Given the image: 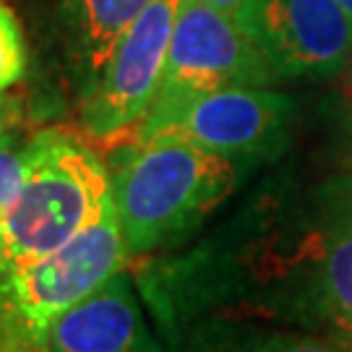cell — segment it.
<instances>
[{"mask_svg": "<svg viewBox=\"0 0 352 352\" xmlns=\"http://www.w3.org/2000/svg\"><path fill=\"white\" fill-rule=\"evenodd\" d=\"M115 199L113 175L78 136L47 128L29 139V173L16 201L0 214L6 272L58 251Z\"/></svg>", "mask_w": 352, "mask_h": 352, "instance_id": "6da1fadb", "label": "cell"}, {"mask_svg": "<svg viewBox=\"0 0 352 352\" xmlns=\"http://www.w3.org/2000/svg\"><path fill=\"white\" fill-rule=\"evenodd\" d=\"M235 186L238 167L232 157L177 139L133 144V154L113 175L128 258L183 238Z\"/></svg>", "mask_w": 352, "mask_h": 352, "instance_id": "7a4b0ae2", "label": "cell"}, {"mask_svg": "<svg viewBox=\"0 0 352 352\" xmlns=\"http://www.w3.org/2000/svg\"><path fill=\"white\" fill-rule=\"evenodd\" d=\"M128 261L118 206L113 204L74 240L34 264L3 274V289L26 340L47 352V331L74 305L107 285Z\"/></svg>", "mask_w": 352, "mask_h": 352, "instance_id": "3957f363", "label": "cell"}, {"mask_svg": "<svg viewBox=\"0 0 352 352\" xmlns=\"http://www.w3.org/2000/svg\"><path fill=\"white\" fill-rule=\"evenodd\" d=\"M277 78L238 19L204 0H180L162 81L144 120L217 89L269 87Z\"/></svg>", "mask_w": 352, "mask_h": 352, "instance_id": "277c9868", "label": "cell"}, {"mask_svg": "<svg viewBox=\"0 0 352 352\" xmlns=\"http://www.w3.org/2000/svg\"><path fill=\"white\" fill-rule=\"evenodd\" d=\"M177 6L180 0H151L81 91L78 120L89 139L113 144L136 133L162 81Z\"/></svg>", "mask_w": 352, "mask_h": 352, "instance_id": "5b68a950", "label": "cell"}, {"mask_svg": "<svg viewBox=\"0 0 352 352\" xmlns=\"http://www.w3.org/2000/svg\"><path fill=\"white\" fill-rule=\"evenodd\" d=\"M289 120L292 102L285 94L266 87H230L144 120L131 141L177 139L232 160L274 157L287 144Z\"/></svg>", "mask_w": 352, "mask_h": 352, "instance_id": "8992f818", "label": "cell"}, {"mask_svg": "<svg viewBox=\"0 0 352 352\" xmlns=\"http://www.w3.org/2000/svg\"><path fill=\"white\" fill-rule=\"evenodd\" d=\"M240 26L279 78L340 74L352 47L340 0H245Z\"/></svg>", "mask_w": 352, "mask_h": 352, "instance_id": "52a82bcc", "label": "cell"}, {"mask_svg": "<svg viewBox=\"0 0 352 352\" xmlns=\"http://www.w3.org/2000/svg\"><path fill=\"white\" fill-rule=\"evenodd\" d=\"M139 298L120 272L87 300L65 311L47 331V352H154Z\"/></svg>", "mask_w": 352, "mask_h": 352, "instance_id": "ba28073f", "label": "cell"}, {"mask_svg": "<svg viewBox=\"0 0 352 352\" xmlns=\"http://www.w3.org/2000/svg\"><path fill=\"white\" fill-rule=\"evenodd\" d=\"M151 0H63V26L68 52L81 91L100 74L115 42L136 21Z\"/></svg>", "mask_w": 352, "mask_h": 352, "instance_id": "9c48e42d", "label": "cell"}, {"mask_svg": "<svg viewBox=\"0 0 352 352\" xmlns=\"http://www.w3.org/2000/svg\"><path fill=\"white\" fill-rule=\"evenodd\" d=\"M305 245L316 311L329 316L352 340V232L329 225Z\"/></svg>", "mask_w": 352, "mask_h": 352, "instance_id": "30bf717a", "label": "cell"}, {"mask_svg": "<svg viewBox=\"0 0 352 352\" xmlns=\"http://www.w3.org/2000/svg\"><path fill=\"white\" fill-rule=\"evenodd\" d=\"M26 42L19 19L0 3V94L16 87L26 74Z\"/></svg>", "mask_w": 352, "mask_h": 352, "instance_id": "8fae6325", "label": "cell"}, {"mask_svg": "<svg viewBox=\"0 0 352 352\" xmlns=\"http://www.w3.org/2000/svg\"><path fill=\"white\" fill-rule=\"evenodd\" d=\"M26 173H29V139L24 141L19 139V133H11L0 144V214L16 201Z\"/></svg>", "mask_w": 352, "mask_h": 352, "instance_id": "7c38bea8", "label": "cell"}, {"mask_svg": "<svg viewBox=\"0 0 352 352\" xmlns=\"http://www.w3.org/2000/svg\"><path fill=\"white\" fill-rule=\"evenodd\" d=\"M232 352H350L331 342L298 337V334H272V337H253L243 342Z\"/></svg>", "mask_w": 352, "mask_h": 352, "instance_id": "4fadbf2b", "label": "cell"}, {"mask_svg": "<svg viewBox=\"0 0 352 352\" xmlns=\"http://www.w3.org/2000/svg\"><path fill=\"white\" fill-rule=\"evenodd\" d=\"M321 199H324L329 225L352 232V175L331 180L327 188L321 190Z\"/></svg>", "mask_w": 352, "mask_h": 352, "instance_id": "5bb4252c", "label": "cell"}, {"mask_svg": "<svg viewBox=\"0 0 352 352\" xmlns=\"http://www.w3.org/2000/svg\"><path fill=\"white\" fill-rule=\"evenodd\" d=\"M0 352H42L26 340V334L21 331L6 289H3V277H0Z\"/></svg>", "mask_w": 352, "mask_h": 352, "instance_id": "9a60e30c", "label": "cell"}, {"mask_svg": "<svg viewBox=\"0 0 352 352\" xmlns=\"http://www.w3.org/2000/svg\"><path fill=\"white\" fill-rule=\"evenodd\" d=\"M204 3H209V6H214V8L225 11L227 16L238 19V24H240V13H243V6H245V0H204Z\"/></svg>", "mask_w": 352, "mask_h": 352, "instance_id": "2e32d148", "label": "cell"}, {"mask_svg": "<svg viewBox=\"0 0 352 352\" xmlns=\"http://www.w3.org/2000/svg\"><path fill=\"white\" fill-rule=\"evenodd\" d=\"M344 78H342V91H344V100L350 102L352 107V47H350V55H347V60H344Z\"/></svg>", "mask_w": 352, "mask_h": 352, "instance_id": "e0dca14e", "label": "cell"}, {"mask_svg": "<svg viewBox=\"0 0 352 352\" xmlns=\"http://www.w3.org/2000/svg\"><path fill=\"white\" fill-rule=\"evenodd\" d=\"M11 133H16V115H0V144L8 139Z\"/></svg>", "mask_w": 352, "mask_h": 352, "instance_id": "ac0fdd59", "label": "cell"}, {"mask_svg": "<svg viewBox=\"0 0 352 352\" xmlns=\"http://www.w3.org/2000/svg\"><path fill=\"white\" fill-rule=\"evenodd\" d=\"M8 113H13L11 110V104L3 100V94H0V115H8Z\"/></svg>", "mask_w": 352, "mask_h": 352, "instance_id": "d6986e66", "label": "cell"}, {"mask_svg": "<svg viewBox=\"0 0 352 352\" xmlns=\"http://www.w3.org/2000/svg\"><path fill=\"white\" fill-rule=\"evenodd\" d=\"M6 274V258H3V243H0V277Z\"/></svg>", "mask_w": 352, "mask_h": 352, "instance_id": "ffe728a7", "label": "cell"}, {"mask_svg": "<svg viewBox=\"0 0 352 352\" xmlns=\"http://www.w3.org/2000/svg\"><path fill=\"white\" fill-rule=\"evenodd\" d=\"M340 3H342V8L350 13V19H352V0H340Z\"/></svg>", "mask_w": 352, "mask_h": 352, "instance_id": "44dd1931", "label": "cell"}, {"mask_svg": "<svg viewBox=\"0 0 352 352\" xmlns=\"http://www.w3.org/2000/svg\"><path fill=\"white\" fill-rule=\"evenodd\" d=\"M154 352H164V350H162V347H157V350H154Z\"/></svg>", "mask_w": 352, "mask_h": 352, "instance_id": "7402d4cb", "label": "cell"}]
</instances>
